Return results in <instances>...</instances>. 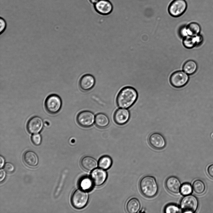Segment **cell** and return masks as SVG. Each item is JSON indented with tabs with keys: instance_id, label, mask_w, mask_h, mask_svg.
<instances>
[{
	"instance_id": "cell-26",
	"label": "cell",
	"mask_w": 213,
	"mask_h": 213,
	"mask_svg": "<svg viewBox=\"0 0 213 213\" xmlns=\"http://www.w3.org/2000/svg\"><path fill=\"white\" fill-rule=\"evenodd\" d=\"M192 188L189 183H185L181 186L180 191L182 195L186 196L190 194L192 192Z\"/></svg>"
},
{
	"instance_id": "cell-8",
	"label": "cell",
	"mask_w": 213,
	"mask_h": 213,
	"mask_svg": "<svg viewBox=\"0 0 213 213\" xmlns=\"http://www.w3.org/2000/svg\"><path fill=\"white\" fill-rule=\"evenodd\" d=\"M93 113L88 110H84L79 112L76 117V121L79 125L84 128L91 127L95 121Z\"/></svg>"
},
{
	"instance_id": "cell-12",
	"label": "cell",
	"mask_w": 213,
	"mask_h": 213,
	"mask_svg": "<svg viewBox=\"0 0 213 213\" xmlns=\"http://www.w3.org/2000/svg\"><path fill=\"white\" fill-rule=\"evenodd\" d=\"M130 117V114L128 109L122 108L117 109L114 114V119L115 123L122 125L126 123Z\"/></svg>"
},
{
	"instance_id": "cell-9",
	"label": "cell",
	"mask_w": 213,
	"mask_h": 213,
	"mask_svg": "<svg viewBox=\"0 0 213 213\" xmlns=\"http://www.w3.org/2000/svg\"><path fill=\"white\" fill-rule=\"evenodd\" d=\"M94 8L98 13L103 15L110 14L113 9L111 2L109 0H99L94 4Z\"/></svg>"
},
{
	"instance_id": "cell-29",
	"label": "cell",
	"mask_w": 213,
	"mask_h": 213,
	"mask_svg": "<svg viewBox=\"0 0 213 213\" xmlns=\"http://www.w3.org/2000/svg\"><path fill=\"white\" fill-rule=\"evenodd\" d=\"M7 27V23L5 20L2 17L0 18V32L1 34L3 33L5 31Z\"/></svg>"
},
{
	"instance_id": "cell-30",
	"label": "cell",
	"mask_w": 213,
	"mask_h": 213,
	"mask_svg": "<svg viewBox=\"0 0 213 213\" xmlns=\"http://www.w3.org/2000/svg\"><path fill=\"white\" fill-rule=\"evenodd\" d=\"M196 46H201L203 43L204 38L203 36L200 34L195 36Z\"/></svg>"
},
{
	"instance_id": "cell-34",
	"label": "cell",
	"mask_w": 213,
	"mask_h": 213,
	"mask_svg": "<svg viewBox=\"0 0 213 213\" xmlns=\"http://www.w3.org/2000/svg\"><path fill=\"white\" fill-rule=\"evenodd\" d=\"M0 181L1 182L4 179L6 176V173L3 169L0 170Z\"/></svg>"
},
{
	"instance_id": "cell-25",
	"label": "cell",
	"mask_w": 213,
	"mask_h": 213,
	"mask_svg": "<svg viewBox=\"0 0 213 213\" xmlns=\"http://www.w3.org/2000/svg\"><path fill=\"white\" fill-rule=\"evenodd\" d=\"M112 160L108 156H104L101 157L99 160L98 165L99 167L103 169L109 168L112 164Z\"/></svg>"
},
{
	"instance_id": "cell-7",
	"label": "cell",
	"mask_w": 213,
	"mask_h": 213,
	"mask_svg": "<svg viewBox=\"0 0 213 213\" xmlns=\"http://www.w3.org/2000/svg\"><path fill=\"white\" fill-rule=\"evenodd\" d=\"M83 190H77L73 193L71 199L73 206L77 209L84 207L87 203L88 196Z\"/></svg>"
},
{
	"instance_id": "cell-28",
	"label": "cell",
	"mask_w": 213,
	"mask_h": 213,
	"mask_svg": "<svg viewBox=\"0 0 213 213\" xmlns=\"http://www.w3.org/2000/svg\"><path fill=\"white\" fill-rule=\"evenodd\" d=\"M31 141L36 146L40 145L41 142V137L39 133L33 134L31 138Z\"/></svg>"
},
{
	"instance_id": "cell-4",
	"label": "cell",
	"mask_w": 213,
	"mask_h": 213,
	"mask_svg": "<svg viewBox=\"0 0 213 213\" xmlns=\"http://www.w3.org/2000/svg\"><path fill=\"white\" fill-rule=\"evenodd\" d=\"M198 201L196 197L189 195L185 196L181 199L180 208L184 213H194L197 209Z\"/></svg>"
},
{
	"instance_id": "cell-23",
	"label": "cell",
	"mask_w": 213,
	"mask_h": 213,
	"mask_svg": "<svg viewBox=\"0 0 213 213\" xmlns=\"http://www.w3.org/2000/svg\"><path fill=\"white\" fill-rule=\"evenodd\" d=\"M93 182L91 179L86 177L81 179L79 183V186L83 191H89L92 187Z\"/></svg>"
},
{
	"instance_id": "cell-22",
	"label": "cell",
	"mask_w": 213,
	"mask_h": 213,
	"mask_svg": "<svg viewBox=\"0 0 213 213\" xmlns=\"http://www.w3.org/2000/svg\"><path fill=\"white\" fill-rule=\"evenodd\" d=\"M192 187L195 192L198 194L203 193L206 189L205 184L203 181L199 179L196 180L193 182Z\"/></svg>"
},
{
	"instance_id": "cell-11",
	"label": "cell",
	"mask_w": 213,
	"mask_h": 213,
	"mask_svg": "<svg viewBox=\"0 0 213 213\" xmlns=\"http://www.w3.org/2000/svg\"><path fill=\"white\" fill-rule=\"evenodd\" d=\"M148 142L151 146L156 149H162L166 145V140L164 137L158 133L151 134L149 136Z\"/></svg>"
},
{
	"instance_id": "cell-13",
	"label": "cell",
	"mask_w": 213,
	"mask_h": 213,
	"mask_svg": "<svg viewBox=\"0 0 213 213\" xmlns=\"http://www.w3.org/2000/svg\"><path fill=\"white\" fill-rule=\"evenodd\" d=\"M95 83V79L93 75L86 74L83 75L80 78L79 85L82 90L88 91L94 87Z\"/></svg>"
},
{
	"instance_id": "cell-31",
	"label": "cell",
	"mask_w": 213,
	"mask_h": 213,
	"mask_svg": "<svg viewBox=\"0 0 213 213\" xmlns=\"http://www.w3.org/2000/svg\"><path fill=\"white\" fill-rule=\"evenodd\" d=\"M4 169L7 172H11L14 171V167L13 165L11 163L7 162L4 166Z\"/></svg>"
},
{
	"instance_id": "cell-10",
	"label": "cell",
	"mask_w": 213,
	"mask_h": 213,
	"mask_svg": "<svg viewBox=\"0 0 213 213\" xmlns=\"http://www.w3.org/2000/svg\"><path fill=\"white\" fill-rule=\"evenodd\" d=\"M43 122L40 117L35 116L31 118L28 121L27 128L29 133L32 134L38 133L42 130Z\"/></svg>"
},
{
	"instance_id": "cell-18",
	"label": "cell",
	"mask_w": 213,
	"mask_h": 213,
	"mask_svg": "<svg viewBox=\"0 0 213 213\" xmlns=\"http://www.w3.org/2000/svg\"><path fill=\"white\" fill-rule=\"evenodd\" d=\"M82 167L85 170L88 171L92 170L97 166L96 161L90 157H85L81 160V162Z\"/></svg>"
},
{
	"instance_id": "cell-20",
	"label": "cell",
	"mask_w": 213,
	"mask_h": 213,
	"mask_svg": "<svg viewBox=\"0 0 213 213\" xmlns=\"http://www.w3.org/2000/svg\"><path fill=\"white\" fill-rule=\"evenodd\" d=\"M198 65L196 62L192 60H189L186 62L183 66V71L188 75L194 74L197 71Z\"/></svg>"
},
{
	"instance_id": "cell-3",
	"label": "cell",
	"mask_w": 213,
	"mask_h": 213,
	"mask_svg": "<svg viewBox=\"0 0 213 213\" xmlns=\"http://www.w3.org/2000/svg\"><path fill=\"white\" fill-rule=\"evenodd\" d=\"M62 103L58 95L53 94L49 95L45 102V107L46 111L51 114L58 112L61 109Z\"/></svg>"
},
{
	"instance_id": "cell-21",
	"label": "cell",
	"mask_w": 213,
	"mask_h": 213,
	"mask_svg": "<svg viewBox=\"0 0 213 213\" xmlns=\"http://www.w3.org/2000/svg\"><path fill=\"white\" fill-rule=\"evenodd\" d=\"M189 35L196 36L200 34L201 28L200 25L196 22H191L187 26Z\"/></svg>"
},
{
	"instance_id": "cell-27",
	"label": "cell",
	"mask_w": 213,
	"mask_h": 213,
	"mask_svg": "<svg viewBox=\"0 0 213 213\" xmlns=\"http://www.w3.org/2000/svg\"><path fill=\"white\" fill-rule=\"evenodd\" d=\"M165 213H177L180 212L178 207L174 204H170L166 206L165 208Z\"/></svg>"
},
{
	"instance_id": "cell-6",
	"label": "cell",
	"mask_w": 213,
	"mask_h": 213,
	"mask_svg": "<svg viewBox=\"0 0 213 213\" xmlns=\"http://www.w3.org/2000/svg\"><path fill=\"white\" fill-rule=\"evenodd\" d=\"M189 80L188 75L184 71H176L171 75L170 81L171 85L176 88L182 87L187 84Z\"/></svg>"
},
{
	"instance_id": "cell-19",
	"label": "cell",
	"mask_w": 213,
	"mask_h": 213,
	"mask_svg": "<svg viewBox=\"0 0 213 213\" xmlns=\"http://www.w3.org/2000/svg\"><path fill=\"white\" fill-rule=\"evenodd\" d=\"M140 208V203L137 198H133L130 199L126 205V209L130 213L137 212Z\"/></svg>"
},
{
	"instance_id": "cell-36",
	"label": "cell",
	"mask_w": 213,
	"mask_h": 213,
	"mask_svg": "<svg viewBox=\"0 0 213 213\" xmlns=\"http://www.w3.org/2000/svg\"><path fill=\"white\" fill-rule=\"evenodd\" d=\"M99 0H89V1L92 4H94L97 2Z\"/></svg>"
},
{
	"instance_id": "cell-1",
	"label": "cell",
	"mask_w": 213,
	"mask_h": 213,
	"mask_svg": "<svg viewBox=\"0 0 213 213\" xmlns=\"http://www.w3.org/2000/svg\"><path fill=\"white\" fill-rule=\"evenodd\" d=\"M138 97L137 90L130 86L122 88L118 94L116 102L120 108L128 109L131 107L136 101Z\"/></svg>"
},
{
	"instance_id": "cell-32",
	"label": "cell",
	"mask_w": 213,
	"mask_h": 213,
	"mask_svg": "<svg viewBox=\"0 0 213 213\" xmlns=\"http://www.w3.org/2000/svg\"><path fill=\"white\" fill-rule=\"evenodd\" d=\"M179 33L180 36L183 38L189 36L187 26L182 27L180 29Z\"/></svg>"
},
{
	"instance_id": "cell-2",
	"label": "cell",
	"mask_w": 213,
	"mask_h": 213,
	"mask_svg": "<svg viewBox=\"0 0 213 213\" xmlns=\"http://www.w3.org/2000/svg\"><path fill=\"white\" fill-rule=\"evenodd\" d=\"M139 187L142 193L145 197L148 198L155 196L158 189L155 178L150 176H145L141 179Z\"/></svg>"
},
{
	"instance_id": "cell-14",
	"label": "cell",
	"mask_w": 213,
	"mask_h": 213,
	"mask_svg": "<svg viewBox=\"0 0 213 213\" xmlns=\"http://www.w3.org/2000/svg\"><path fill=\"white\" fill-rule=\"evenodd\" d=\"M165 184L167 190L171 193L177 194L180 192L181 184L180 181L176 177H169L166 179Z\"/></svg>"
},
{
	"instance_id": "cell-15",
	"label": "cell",
	"mask_w": 213,
	"mask_h": 213,
	"mask_svg": "<svg viewBox=\"0 0 213 213\" xmlns=\"http://www.w3.org/2000/svg\"><path fill=\"white\" fill-rule=\"evenodd\" d=\"M107 177L105 171L100 168L94 169L91 173V177L93 183L96 186H100L105 182Z\"/></svg>"
},
{
	"instance_id": "cell-35",
	"label": "cell",
	"mask_w": 213,
	"mask_h": 213,
	"mask_svg": "<svg viewBox=\"0 0 213 213\" xmlns=\"http://www.w3.org/2000/svg\"><path fill=\"white\" fill-rule=\"evenodd\" d=\"M0 168H2V167L4 165V159L1 156H0Z\"/></svg>"
},
{
	"instance_id": "cell-16",
	"label": "cell",
	"mask_w": 213,
	"mask_h": 213,
	"mask_svg": "<svg viewBox=\"0 0 213 213\" xmlns=\"http://www.w3.org/2000/svg\"><path fill=\"white\" fill-rule=\"evenodd\" d=\"M23 160L25 164L30 167H35L38 163L37 156L35 152L31 151H27L24 153Z\"/></svg>"
},
{
	"instance_id": "cell-24",
	"label": "cell",
	"mask_w": 213,
	"mask_h": 213,
	"mask_svg": "<svg viewBox=\"0 0 213 213\" xmlns=\"http://www.w3.org/2000/svg\"><path fill=\"white\" fill-rule=\"evenodd\" d=\"M183 44L186 48L191 49L196 46L195 36H188L183 38Z\"/></svg>"
},
{
	"instance_id": "cell-5",
	"label": "cell",
	"mask_w": 213,
	"mask_h": 213,
	"mask_svg": "<svg viewBox=\"0 0 213 213\" xmlns=\"http://www.w3.org/2000/svg\"><path fill=\"white\" fill-rule=\"evenodd\" d=\"M187 7V3L185 0H173L168 7V11L172 16L178 17L186 12Z\"/></svg>"
},
{
	"instance_id": "cell-33",
	"label": "cell",
	"mask_w": 213,
	"mask_h": 213,
	"mask_svg": "<svg viewBox=\"0 0 213 213\" xmlns=\"http://www.w3.org/2000/svg\"><path fill=\"white\" fill-rule=\"evenodd\" d=\"M207 172L209 176L213 179V164L208 166Z\"/></svg>"
},
{
	"instance_id": "cell-17",
	"label": "cell",
	"mask_w": 213,
	"mask_h": 213,
	"mask_svg": "<svg viewBox=\"0 0 213 213\" xmlns=\"http://www.w3.org/2000/svg\"><path fill=\"white\" fill-rule=\"evenodd\" d=\"M94 122L97 127L103 128L108 125L109 120L106 115L103 113H99L95 115Z\"/></svg>"
}]
</instances>
